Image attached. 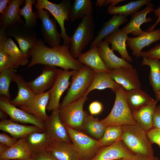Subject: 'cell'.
<instances>
[{
  "mask_svg": "<svg viewBox=\"0 0 160 160\" xmlns=\"http://www.w3.org/2000/svg\"><path fill=\"white\" fill-rule=\"evenodd\" d=\"M153 3L151 2L146 5L145 8L132 15L130 21L121 30L128 34L131 33L136 36L143 33L145 31L140 28V26L143 23L152 21V18L147 17V15L149 12L153 11Z\"/></svg>",
  "mask_w": 160,
  "mask_h": 160,
  "instance_id": "e0dca14e",
  "label": "cell"
},
{
  "mask_svg": "<svg viewBox=\"0 0 160 160\" xmlns=\"http://www.w3.org/2000/svg\"><path fill=\"white\" fill-rule=\"evenodd\" d=\"M38 18L41 22V35L44 41L51 47L60 45L62 36L57 31L55 21L50 18V13L47 10L35 7Z\"/></svg>",
  "mask_w": 160,
  "mask_h": 160,
  "instance_id": "30bf717a",
  "label": "cell"
},
{
  "mask_svg": "<svg viewBox=\"0 0 160 160\" xmlns=\"http://www.w3.org/2000/svg\"><path fill=\"white\" fill-rule=\"evenodd\" d=\"M20 25L16 24L8 28V34L16 40L21 51L29 57V51L38 41L37 37L32 28H26Z\"/></svg>",
  "mask_w": 160,
  "mask_h": 160,
  "instance_id": "4fadbf2b",
  "label": "cell"
},
{
  "mask_svg": "<svg viewBox=\"0 0 160 160\" xmlns=\"http://www.w3.org/2000/svg\"><path fill=\"white\" fill-rule=\"evenodd\" d=\"M160 40V28L154 31H145L135 37H128L127 45L132 50V55L136 57L140 56L143 49Z\"/></svg>",
  "mask_w": 160,
  "mask_h": 160,
  "instance_id": "ac0fdd59",
  "label": "cell"
},
{
  "mask_svg": "<svg viewBox=\"0 0 160 160\" xmlns=\"http://www.w3.org/2000/svg\"><path fill=\"white\" fill-rule=\"evenodd\" d=\"M108 42L102 41L97 46L100 56L105 65L109 70L119 67L132 68V65L122 58L117 57L111 49Z\"/></svg>",
  "mask_w": 160,
  "mask_h": 160,
  "instance_id": "ffe728a7",
  "label": "cell"
},
{
  "mask_svg": "<svg viewBox=\"0 0 160 160\" xmlns=\"http://www.w3.org/2000/svg\"><path fill=\"white\" fill-rule=\"evenodd\" d=\"M158 101L154 100L149 103L132 112L133 118L137 124L146 132L153 128V116Z\"/></svg>",
  "mask_w": 160,
  "mask_h": 160,
  "instance_id": "484cf974",
  "label": "cell"
},
{
  "mask_svg": "<svg viewBox=\"0 0 160 160\" xmlns=\"http://www.w3.org/2000/svg\"><path fill=\"white\" fill-rule=\"evenodd\" d=\"M0 129L8 133L12 137L17 139L25 138L33 133L44 132L36 126L23 125L17 123L11 119H7L0 121Z\"/></svg>",
  "mask_w": 160,
  "mask_h": 160,
  "instance_id": "603a6c76",
  "label": "cell"
},
{
  "mask_svg": "<svg viewBox=\"0 0 160 160\" xmlns=\"http://www.w3.org/2000/svg\"><path fill=\"white\" fill-rule=\"evenodd\" d=\"M156 100L157 101H160V90L155 94Z\"/></svg>",
  "mask_w": 160,
  "mask_h": 160,
  "instance_id": "9f6ffc18",
  "label": "cell"
},
{
  "mask_svg": "<svg viewBox=\"0 0 160 160\" xmlns=\"http://www.w3.org/2000/svg\"><path fill=\"white\" fill-rule=\"evenodd\" d=\"M153 12L155 15L158 17V18L155 23L147 30V31L150 32L154 31L155 27L160 22V7L154 9Z\"/></svg>",
  "mask_w": 160,
  "mask_h": 160,
  "instance_id": "c3c4849f",
  "label": "cell"
},
{
  "mask_svg": "<svg viewBox=\"0 0 160 160\" xmlns=\"http://www.w3.org/2000/svg\"><path fill=\"white\" fill-rule=\"evenodd\" d=\"M18 67L10 56L0 49V72L6 69H15Z\"/></svg>",
  "mask_w": 160,
  "mask_h": 160,
  "instance_id": "60d3db41",
  "label": "cell"
},
{
  "mask_svg": "<svg viewBox=\"0 0 160 160\" xmlns=\"http://www.w3.org/2000/svg\"><path fill=\"white\" fill-rule=\"evenodd\" d=\"M5 30L0 29V49L9 55L18 67L26 65L28 63L29 57L21 51L11 38H7Z\"/></svg>",
  "mask_w": 160,
  "mask_h": 160,
  "instance_id": "d6986e66",
  "label": "cell"
},
{
  "mask_svg": "<svg viewBox=\"0 0 160 160\" xmlns=\"http://www.w3.org/2000/svg\"><path fill=\"white\" fill-rule=\"evenodd\" d=\"M142 64L150 68L149 82L156 94L160 90V61L143 57Z\"/></svg>",
  "mask_w": 160,
  "mask_h": 160,
  "instance_id": "8d00e7d4",
  "label": "cell"
},
{
  "mask_svg": "<svg viewBox=\"0 0 160 160\" xmlns=\"http://www.w3.org/2000/svg\"><path fill=\"white\" fill-rule=\"evenodd\" d=\"M49 98L48 91L36 95L30 104L20 107L22 110L44 121L49 117L46 113V110Z\"/></svg>",
  "mask_w": 160,
  "mask_h": 160,
  "instance_id": "d4e9b609",
  "label": "cell"
},
{
  "mask_svg": "<svg viewBox=\"0 0 160 160\" xmlns=\"http://www.w3.org/2000/svg\"><path fill=\"white\" fill-rule=\"evenodd\" d=\"M94 73L91 68L85 65L80 70L76 71L71 76L70 86L60 104L59 109L84 96L91 84Z\"/></svg>",
  "mask_w": 160,
  "mask_h": 160,
  "instance_id": "277c9868",
  "label": "cell"
},
{
  "mask_svg": "<svg viewBox=\"0 0 160 160\" xmlns=\"http://www.w3.org/2000/svg\"><path fill=\"white\" fill-rule=\"evenodd\" d=\"M25 138L31 156L47 151L52 142L44 132L32 133Z\"/></svg>",
  "mask_w": 160,
  "mask_h": 160,
  "instance_id": "d6a6232c",
  "label": "cell"
},
{
  "mask_svg": "<svg viewBox=\"0 0 160 160\" xmlns=\"http://www.w3.org/2000/svg\"><path fill=\"white\" fill-rule=\"evenodd\" d=\"M12 81L16 84L18 87L17 95L10 100V103L16 106H25L30 104L36 95L30 86L20 75L15 73Z\"/></svg>",
  "mask_w": 160,
  "mask_h": 160,
  "instance_id": "44dd1931",
  "label": "cell"
},
{
  "mask_svg": "<svg viewBox=\"0 0 160 160\" xmlns=\"http://www.w3.org/2000/svg\"><path fill=\"white\" fill-rule=\"evenodd\" d=\"M15 73V69L8 68L0 72V94L9 99V87Z\"/></svg>",
  "mask_w": 160,
  "mask_h": 160,
  "instance_id": "ab89813d",
  "label": "cell"
},
{
  "mask_svg": "<svg viewBox=\"0 0 160 160\" xmlns=\"http://www.w3.org/2000/svg\"><path fill=\"white\" fill-rule=\"evenodd\" d=\"M147 134L151 143L156 144L160 149V129L153 127L147 132Z\"/></svg>",
  "mask_w": 160,
  "mask_h": 160,
  "instance_id": "7bdbcfd3",
  "label": "cell"
},
{
  "mask_svg": "<svg viewBox=\"0 0 160 160\" xmlns=\"http://www.w3.org/2000/svg\"><path fill=\"white\" fill-rule=\"evenodd\" d=\"M140 56L159 60H160V44L156 45L147 51H142Z\"/></svg>",
  "mask_w": 160,
  "mask_h": 160,
  "instance_id": "b9f144b4",
  "label": "cell"
},
{
  "mask_svg": "<svg viewBox=\"0 0 160 160\" xmlns=\"http://www.w3.org/2000/svg\"><path fill=\"white\" fill-rule=\"evenodd\" d=\"M23 0H10L4 11L0 16L1 28L8 29L16 24H22L23 21L19 14L20 7L23 4Z\"/></svg>",
  "mask_w": 160,
  "mask_h": 160,
  "instance_id": "cb8c5ba5",
  "label": "cell"
},
{
  "mask_svg": "<svg viewBox=\"0 0 160 160\" xmlns=\"http://www.w3.org/2000/svg\"><path fill=\"white\" fill-rule=\"evenodd\" d=\"M105 0H97L96 2V5L97 7H101L104 5L105 6Z\"/></svg>",
  "mask_w": 160,
  "mask_h": 160,
  "instance_id": "f5cc1de1",
  "label": "cell"
},
{
  "mask_svg": "<svg viewBox=\"0 0 160 160\" xmlns=\"http://www.w3.org/2000/svg\"><path fill=\"white\" fill-rule=\"evenodd\" d=\"M106 127L98 118L94 117L88 113L84 121L82 131L92 138L99 140L103 137Z\"/></svg>",
  "mask_w": 160,
  "mask_h": 160,
  "instance_id": "836d02e7",
  "label": "cell"
},
{
  "mask_svg": "<svg viewBox=\"0 0 160 160\" xmlns=\"http://www.w3.org/2000/svg\"><path fill=\"white\" fill-rule=\"evenodd\" d=\"M103 109L102 104L99 101H94L91 103L89 107V110L91 115H98L100 113Z\"/></svg>",
  "mask_w": 160,
  "mask_h": 160,
  "instance_id": "f6af8a7d",
  "label": "cell"
},
{
  "mask_svg": "<svg viewBox=\"0 0 160 160\" xmlns=\"http://www.w3.org/2000/svg\"><path fill=\"white\" fill-rule=\"evenodd\" d=\"M87 97L84 96L59 109L60 119L65 126L82 132L83 124L87 112L83 109Z\"/></svg>",
  "mask_w": 160,
  "mask_h": 160,
  "instance_id": "52a82bcc",
  "label": "cell"
},
{
  "mask_svg": "<svg viewBox=\"0 0 160 160\" xmlns=\"http://www.w3.org/2000/svg\"><path fill=\"white\" fill-rule=\"evenodd\" d=\"M128 34L119 29L104 39L105 41L111 45V49L117 51L122 58L127 61H132V57L129 54L126 48V42L128 38Z\"/></svg>",
  "mask_w": 160,
  "mask_h": 160,
  "instance_id": "f1b7e54d",
  "label": "cell"
},
{
  "mask_svg": "<svg viewBox=\"0 0 160 160\" xmlns=\"http://www.w3.org/2000/svg\"><path fill=\"white\" fill-rule=\"evenodd\" d=\"M9 148L5 145L0 143V154L6 151Z\"/></svg>",
  "mask_w": 160,
  "mask_h": 160,
  "instance_id": "11a10c76",
  "label": "cell"
},
{
  "mask_svg": "<svg viewBox=\"0 0 160 160\" xmlns=\"http://www.w3.org/2000/svg\"><path fill=\"white\" fill-rule=\"evenodd\" d=\"M113 79L126 91L139 88L141 84L136 69L119 67L109 71Z\"/></svg>",
  "mask_w": 160,
  "mask_h": 160,
  "instance_id": "9a60e30c",
  "label": "cell"
},
{
  "mask_svg": "<svg viewBox=\"0 0 160 160\" xmlns=\"http://www.w3.org/2000/svg\"><path fill=\"white\" fill-rule=\"evenodd\" d=\"M10 0H0V13L2 14L5 10Z\"/></svg>",
  "mask_w": 160,
  "mask_h": 160,
  "instance_id": "f907efd6",
  "label": "cell"
},
{
  "mask_svg": "<svg viewBox=\"0 0 160 160\" xmlns=\"http://www.w3.org/2000/svg\"><path fill=\"white\" fill-rule=\"evenodd\" d=\"M92 3L90 0H75L72 5L69 18L71 21L82 19L87 15H92Z\"/></svg>",
  "mask_w": 160,
  "mask_h": 160,
  "instance_id": "e575fe53",
  "label": "cell"
},
{
  "mask_svg": "<svg viewBox=\"0 0 160 160\" xmlns=\"http://www.w3.org/2000/svg\"><path fill=\"white\" fill-rule=\"evenodd\" d=\"M8 115L4 111L0 110V119L1 120H3L7 119Z\"/></svg>",
  "mask_w": 160,
  "mask_h": 160,
  "instance_id": "db71d44e",
  "label": "cell"
},
{
  "mask_svg": "<svg viewBox=\"0 0 160 160\" xmlns=\"http://www.w3.org/2000/svg\"><path fill=\"white\" fill-rule=\"evenodd\" d=\"M125 1L124 0H106L105 6L109 4V6H116L119 3Z\"/></svg>",
  "mask_w": 160,
  "mask_h": 160,
  "instance_id": "816d5d0a",
  "label": "cell"
},
{
  "mask_svg": "<svg viewBox=\"0 0 160 160\" xmlns=\"http://www.w3.org/2000/svg\"><path fill=\"white\" fill-rule=\"evenodd\" d=\"M59 110L52 112L51 115L43 121L44 132L52 141H62L72 143L65 126L61 121Z\"/></svg>",
  "mask_w": 160,
  "mask_h": 160,
  "instance_id": "7c38bea8",
  "label": "cell"
},
{
  "mask_svg": "<svg viewBox=\"0 0 160 160\" xmlns=\"http://www.w3.org/2000/svg\"><path fill=\"white\" fill-rule=\"evenodd\" d=\"M35 160H58L47 151L31 156Z\"/></svg>",
  "mask_w": 160,
  "mask_h": 160,
  "instance_id": "bcb514c9",
  "label": "cell"
},
{
  "mask_svg": "<svg viewBox=\"0 0 160 160\" xmlns=\"http://www.w3.org/2000/svg\"><path fill=\"white\" fill-rule=\"evenodd\" d=\"M153 128L160 129V105L156 106L153 118Z\"/></svg>",
  "mask_w": 160,
  "mask_h": 160,
  "instance_id": "7dc6e473",
  "label": "cell"
},
{
  "mask_svg": "<svg viewBox=\"0 0 160 160\" xmlns=\"http://www.w3.org/2000/svg\"><path fill=\"white\" fill-rule=\"evenodd\" d=\"M130 160L129 159H126L121 158V159H115V160Z\"/></svg>",
  "mask_w": 160,
  "mask_h": 160,
  "instance_id": "680465c9",
  "label": "cell"
},
{
  "mask_svg": "<svg viewBox=\"0 0 160 160\" xmlns=\"http://www.w3.org/2000/svg\"><path fill=\"white\" fill-rule=\"evenodd\" d=\"M31 60L27 67L36 64L59 67L65 70L78 71L84 65L71 55L69 47L63 44L53 47L46 46L41 39L29 51Z\"/></svg>",
  "mask_w": 160,
  "mask_h": 160,
  "instance_id": "6da1fadb",
  "label": "cell"
},
{
  "mask_svg": "<svg viewBox=\"0 0 160 160\" xmlns=\"http://www.w3.org/2000/svg\"><path fill=\"white\" fill-rule=\"evenodd\" d=\"M35 2L34 0H25L24 6L20 10V15L25 20L24 26L26 28H32L36 25L38 17L36 12H33L32 8Z\"/></svg>",
  "mask_w": 160,
  "mask_h": 160,
  "instance_id": "f35d334b",
  "label": "cell"
},
{
  "mask_svg": "<svg viewBox=\"0 0 160 160\" xmlns=\"http://www.w3.org/2000/svg\"><path fill=\"white\" fill-rule=\"evenodd\" d=\"M58 70L55 66L45 65L39 76L28 82L36 95L45 92L52 87L57 79Z\"/></svg>",
  "mask_w": 160,
  "mask_h": 160,
  "instance_id": "2e32d148",
  "label": "cell"
},
{
  "mask_svg": "<svg viewBox=\"0 0 160 160\" xmlns=\"http://www.w3.org/2000/svg\"><path fill=\"white\" fill-rule=\"evenodd\" d=\"M10 99L3 96L0 97V109L5 112L11 120L16 122L28 123L36 126L44 131L43 121L32 114L19 109L10 102Z\"/></svg>",
  "mask_w": 160,
  "mask_h": 160,
  "instance_id": "8fae6325",
  "label": "cell"
},
{
  "mask_svg": "<svg viewBox=\"0 0 160 160\" xmlns=\"http://www.w3.org/2000/svg\"><path fill=\"white\" fill-rule=\"evenodd\" d=\"M135 154L120 139L110 145L103 147L89 160H113L121 158L130 160Z\"/></svg>",
  "mask_w": 160,
  "mask_h": 160,
  "instance_id": "5bb4252c",
  "label": "cell"
},
{
  "mask_svg": "<svg viewBox=\"0 0 160 160\" xmlns=\"http://www.w3.org/2000/svg\"><path fill=\"white\" fill-rule=\"evenodd\" d=\"M65 127L80 160H89L103 147L99 140L84 133L68 127Z\"/></svg>",
  "mask_w": 160,
  "mask_h": 160,
  "instance_id": "8992f818",
  "label": "cell"
},
{
  "mask_svg": "<svg viewBox=\"0 0 160 160\" xmlns=\"http://www.w3.org/2000/svg\"><path fill=\"white\" fill-rule=\"evenodd\" d=\"M76 71L58 69L57 79L54 84L48 91L49 98L47 107V111L54 112L59 110L60 98L70 84V78Z\"/></svg>",
  "mask_w": 160,
  "mask_h": 160,
  "instance_id": "9c48e42d",
  "label": "cell"
},
{
  "mask_svg": "<svg viewBox=\"0 0 160 160\" xmlns=\"http://www.w3.org/2000/svg\"><path fill=\"white\" fill-rule=\"evenodd\" d=\"M128 21L127 17L121 15H114L110 20L104 23L97 35L90 44V48L97 46L103 39L110 35L119 29V26Z\"/></svg>",
  "mask_w": 160,
  "mask_h": 160,
  "instance_id": "83f0119b",
  "label": "cell"
},
{
  "mask_svg": "<svg viewBox=\"0 0 160 160\" xmlns=\"http://www.w3.org/2000/svg\"><path fill=\"white\" fill-rule=\"evenodd\" d=\"M35 160L31 156L30 157L25 158V159H15V160Z\"/></svg>",
  "mask_w": 160,
  "mask_h": 160,
  "instance_id": "6f0895ef",
  "label": "cell"
},
{
  "mask_svg": "<svg viewBox=\"0 0 160 160\" xmlns=\"http://www.w3.org/2000/svg\"><path fill=\"white\" fill-rule=\"evenodd\" d=\"M47 151L58 160H80L79 154L72 143L52 141Z\"/></svg>",
  "mask_w": 160,
  "mask_h": 160,
  "instance_id": "7402d4cb",
  "label": "cell"
},
{
  "mask_svg": "<svg viewBox=\"0 0 160 160\" xmlns=\"http://www.w3.org/2000/svg\"><path fill=\"white\" fill-rule=\"evenodd\" d=\"M95 28L92 15H87L82 19L70 37L69 50L75 59L78 58L93 39Z\"/></svg>",
  "mask_w": 160,
  "mask_h": 160,
  "instance_id": "5b68a950",
  "label": "cell"
},
{
  "mask_svg": "<svg viewBox=\"0 0 160 160\" xmlns=\"http://www.w3.org/2000/svg\"><path fill=\"white\" fill-rule=\"evenodd\" d=\"M78 60L82 64L90 67L94 72L109 71L100 56L97 46L92 47L87 52L81 53Z\"/></svg>",
  "mask_w": 160,
  "mask_h": 160,
  "instance_id": "4316f807",
  "label": "cell"
},
{
  "mask_svg": "<svg viewBox=\"0 0 160 160\" xmlns=\"http://www.w3.org/2000/svg\"><path fill=\"white\" fill-rule=\"evenodd\" d=\"M17 139L9 136L6 133L0 134V143L3 144L8 147L15 144L17 141Z\"/></svg>",
  "mask_w": 160,
  "mask_h": 160,
  "instance_id": "ee69618b",
  "label": "cell"
},
{
  "mask_svg": "<svg viewBox=\"0 0 160 160\" xmlns=\"http://www.w3.org/2000/svg\"><path fill=\"white\" fill-rule=\"evenodd\" d=\"M130 160H159L157 157H150L135 154Z\"/></svg>",
  "mask_w": 160,
  "mask_h": 160,
  "instance_id": "681fc988",
  "label": "cell"
},
{
  "mask_svg": "<svg viewBox=\"0 0 160 160\" xmlns=\"http://www.w3.org/2000/svg\"><path fill=\"white\" fill-rule=\"evenodd\" d=\"M114 92L116 97L113 106L108 115L101 120L102 123L106 127L137 124L127 102L125 89L120 85Z\"/></svg>",
  "mask_w": 160,
  "mask_h": 160,
  "instance_id": "3957f363",
  "label": "cell"
},
{
  "mask_svg": "<svg viewBox=\"0 0 160 160\" xmlns=\"http://www.w3.org/2000/svg\"><path fill=\"white\" fill-rule=\"evenodd\" d=\"M109 72H94L91 84L84 96L87 97L91 91L95 89L109 88L114 92L120 85L113 79Z\"/></svg>",
  "mask_w": 160,
  "mask_h": 160,
  "instance_id": "1f68e13d",
  "label": "cell"
},
{
  "mask_svg": "<svg viewBox=\"0 0 160 160\" xmlns=\"http://www.w3.org/2000/svg\"><path fill=\"white\" fill-rule=\"evenodd\" d=\"M151 0H138L132 1L126 4L119 6H109L107 9L108 13L112 15H121L126 17L138 11L143 6L147 5Z\"/></svg>",
  "mask_w": 160,
  "mask_h": 160,
  "instance_id": "d590c367",
  "label": "cell"
},
{
  "mask_svg": "<svg viewBox=\"0 0 160 160\" xmlns=\"http://www.w3.org/2000/svg\"><path fill=\"white\" fill-rule=\"evenodd\" d=\"M125 96L127 104L132 113L154 100L140 88L125 90Z\"/></svg>",
  "mask_w": 160,
  "mask_h": 160,
  "instance_id": "4dcf8cb0",
  "label": "cell"
},
{
  "mask_svg": "<svg viewBox=\"0 0 160 160\" xmlns=\"http://www.w3.org/2000/svg\"><path fill=\"white\" fill-rule=\"evenodd\" d=\"M121 139L126 147L135 154L154 156L152 143L146 132L137 124L122 126Z\"/></svg>",
  "mask_w": 160,
  "mask_h": 160,
  "instance_id": "7a4b0ae2",
  "label": "cell"
},
{
  "mask_svg": "<svg viewBox=\"0 0 160 160\" xmlns=\"http://www.w3.org/2000/svg\"><path fill=\"white\" fill-rule=\"evenodd\" d=\"M123 133L122 126H108L106 127L103 137L99 141L103 147L108 146L121 139Z\"/></svg>",
  "mask_w": 160,
  "mask_h": 160,
  "instance_id": "74e56055",
  "label": "cell"
},
{
  "mask_svg": "<svg viewBox=\"0 0 160 160\" xmlns=\"http://www.w3.org/2000/svg\"><path fill=\"white\" fill-rule=\"evenodd\" d=\"M31 156L25 138H23L18 139L15 144L0 154V160L23 159Z\"/></svg>",
  "mask_w": 160,
  "mask_h": 160,
  "instance_id": "f546056e",
  "label": "cell"
},
{
  "mask_svg": "<svg viewBox=\"0 0 160 160\" xmlns=\"http://www.w3.org/2000/svg\"><path fill=\"white\" fill-rule=\"evenodd\" d=\"M34 5L35 7L47 10L53 15L60 26L63 44L69 47L70 37L66 33L64 23L69 19V14L72 6L71 1L64 0L55 4L47 0H37Z\"/></svg>",
  "mask_w": 160,
  "mask_h": 160,
  "instance_id": "ba28073f",
  "label": "cell"
}]
</instances>
